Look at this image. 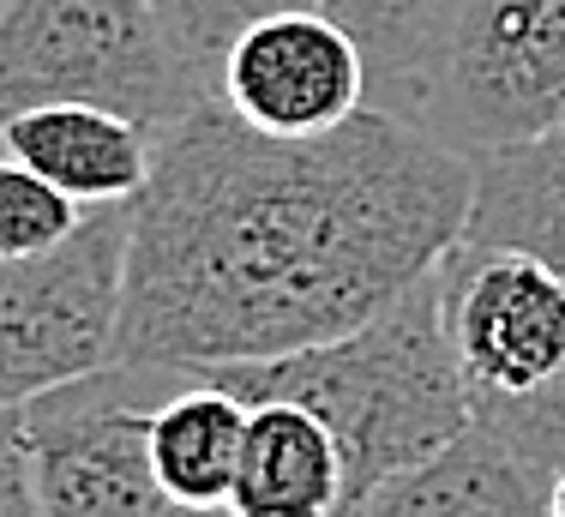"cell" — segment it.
<instances>
[{
  "label": "cell",
  "mask_w": 565,
  "mask_h": 517,
  "mask_svg": "<svg viewBox=\"0 0 565 517\" xmlns=\"http://www.w3.org/2000/svg\"><path fill=\"white\" fill-rule=\"evenodd\" d=\"M392 115L463 157L559 127L565 0H446Z\"/></svg>",
  "instance_id": "277c9868"
},
{
  "label": "cell",
  "mask_w": 565,
  "mask_h": 517,
  "mask_svg": "<svg viewBox=\"0 0 565 517\" xmlns=\"http://www.w3.org/2000/svg\"><path fill=\"white\" fill-rule=\"evenodd\" d=\"M211 97L253 133L319 139V133H338L343 120H355L361 108H373V66L367 49L331 12L295 7L247 24L228 43Z\"/></svg>",
  "instance_id": "ba28073f"
},
{
  "label": "cell",
  "mask_w": 565,
  "mask_h": 517,
  "mask_svg": "<svg viewBox=\"0 0 565 517\" xmlns=\"http://www.w3.org/2000/svg\"><path fill=\"white\" fill-rule=\"evenodd\" d=\"M151 7H157V19H163L169 43L181 49V61L193 66L205 85H217L223 54L247 24L271 19V12L313 7V0H151Z\"/></svg>",
  "instance_id": "2e32d148"
},
{
  "label": "cell",
  "mask_w": 565,
  "mask_h": 517,
  "mask_svg": "<svg viewBox=\"0 0 565 517\" xmlns=\"http://www.w3.org/2000/svg\"><path fill=\"white\" fill-rule=\"evenodd\" d=\"M313 7L331 12L367 49L373 103L397 108L409 78H415V66H422V54H427V36H434L446 0H313Z\"/></svg>",
  "instance_id": "5bb4252c"
},
{
  "label": "cell",
  "mask_w": 565,
  "mask_h": 517,
  "mask_svg": "<svg viewBox=\"0 0 565 517\" xmlns=\"http://www.w3.org/2000/svg\"><path fill=\"white\" fill-rule=\"evenodd\" d=\"M469 253H530L565 277V120L469 157Z\"/></svg>",
  "instance_id": "8fae6325"
},
{
  "label": "cell",
  "mask_w": 565,
  "mask_h": 517,
  "mask_svg": "<svg viewBox=\"0 0 565 517\" xmlns=\"http://www.w3.org/2000/svg\"><path fill=\"white\" fill-rule=\"evenodd\" d=\"M247 445V403L205 373H181L151 415V464L186 511H228Z\"/></svg>",
  "instance_id": "4fadbf2b"
},
{
  "label": "cell",
  "mask_w": 565,
  "mask_h": 517,
  "mask_svg": "<svg viewBox=\"0 0 565 517\" xmlns=\"http://www.w3.org/2000/svg\"><path fill=\"white\" fill-rule=\"evenodd\" d=\"M186 367L109 361L19 403L49 517H235L186 511L151 464V415Z\"/></svg>",
  "instance_id": "5b68a950"
},
{
  "label": "cell",
  "mask_w": 565,
  "mask_h": 517,
  "mask_svg": "<svg viewBox=\"0 0 565 517\" xmlns=\"http://www.w3.org/2000/svg\"><path fill=\"white\" fill-rule=\"evenodd\" d=\"M211 85L181 61L151 0H7L0 7V127L49 103H97L169 133Z\"/></svg>",
  "instance_id": "3957f363"
},
{
  "label": "cell",
  "mask_w": 565,
  "mask_h": 517,
  "mask_svg": "<svg viewBox=\"0 0 565 517\" xmlns=\"http://www.w3.org/2000/svg\"><path fill=\"white\" fill-rule=\"evenodd\" d=\"M0 7H7V0H0Z\"/></svg>",
  "instance_id": "ac0fdd59"
},
{
  "label": "cell",
  "mask_w": 565,
  "mask_h": 517,
  "mask_svg": "<svg viewBox=\"0 0 565 517\" xmlns=\"http://www.w3.org/2000/svg\"><path fill=\"white\" fill-rule=\"evenodd\" d=\"M0 151H12L24 169L55 181L85 211L132 205L151 181L157 133L97 103H49L0 127Z\"/></svg>",
  "instance_id": "30bf717a"
},
{
  "label": "cell",
  "mask_w": 565,
  "mask_h": 517,
  "mask_svg": "<svg viewBox=\"0 0 565 517\" xmlns=\"http://www.w3.org/2000/svg\"><path fill=\"white\" fill-rule=\"evenodd\" d=\"M349 469L331 428L301 403H247V445L228 511L235 517H343Z\"/></svg>",
  "instance_id": "7c38bea8"
},
{
  "label": "cell",
  "mask_w": 565,
  "mask_h": 517,
  "mask_svg": "<svg viewBox=\"0 0 565 517\" xmlns=\"http://www.w3.org/2000/svg\"><path fill=\"white\" fill-rule=\"evenodd\" d=\"M463 151L392 108L271 139L205 97L157 133L132 199L120 361L235 367L367 325L446 265L469 217Z\"/></svg>",
  "instance_id": "6da1fadb"
},
{
  "label": "cell",
  "mask_w": 565,
  "mask_h": 517,
  "mask_svg": "<svg viewBox=\"0 0 565 517\" xmlns=\"http://www.w3.org/2000/svg\"><path fill=\"white\" fill-rule=\"evenodd\" d=\"M0 517H49L43 494H36L31 440H24L19 403H0Z\"/></svg>",
  "instance_id": "e0dca14e"
},
{
  "label": "cell",
  "mask_w": 565,
  "mask_h": 517,
  "mask_svg": "<svg viewBox=\"0 0 565 517\" xmlns=\"http://www.w3.org/2000/svg\"><path fill=\"white\" fill-rule=\"evenodd\" d=\"M446 319L469 398L530 403L565 391V277L530 253H446Z\"/></svg>",
  "instance_id": "52a82bcc"
},
{
  "label": "cell",
  "mask_w": 565,
  "mask_h": 517,
  "mask_svg": "<svg viewBox=\"0 0 565 517\" xmlns=\"http://www.w3.org/2000/svg\"><path fill=\"white\" fill-rule=\"evenodd\" d=\"M132 205H97L49 253L0 258V403L120 361Z\"/></svg>",
  "instance_id": "8992f818"
},
{
  "label": "cell",
  "mask_w": 565,
  "mask_h": 517,
  "mask_svg": "<svg viewBox=\"0 0 565 517\" xmlns=\"http://www.w3.org/2000/svg\"><path fill=\"white\" fill-rule=\"evenodd\" d=\"M241 403H301L331 428L349 469V506L380 482L415 469L476 421L463 361L446 319V265L427 271L367 325L277 361L205 367ZM343 506V511H349Z\"/></svg>",
  "instance_id": "7a4b0ae2"
},
{
  "label": "cell",
  "mask_w": 565,
  "mask_h": 517,
  "mask_svg": "<svg viewBox=\"0 0 565 517\" xmlns=\"http://www.w3.org/2000/svg\"><path fill=\"white\" fill-rule=\"evenodd\" d=\"M85 223V205L66 199L55 181L24 169L12 151H0V258H31L61 247Z\"/></svg>",
  "instance_id": "9a60e30c"
},
{
  "label": "cell",
  "mask_w": 565,
  "mask_h": 517,
  "mask_svg": "<svg viewBox=\"0 0 565 517\" xmlns=\"http://www.w3.org/2000/svg\"><path fill=\"white\" fill-rule=\"evenodd\" d=\"M565 464L476 415L451 445L361 494L343 517H554Z\"/></svg>",
  "instance_id": "9c48e42d"
}]
</instances>
